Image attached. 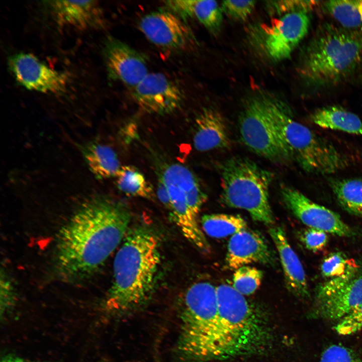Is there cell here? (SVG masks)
Returning a JSON list of instances; mask_svg holds the SVG:
<instances>
[{
	"mask_svg": "<svg viewBox=\"0 0 362 362\" xmlns=\"http://www.w3.org/2000/svg\"><path fill=\"white\" fill-rule=\"evenodd\" d=\"M139 27L150 42L165 50H180L194 40L186 21L166 8L145 15Z\"/></svg>",
	"mask_w": 362,
	"mask_h": 362,
	"instance_id": "obj_12",
	"label": "cell"
},
{
	"mask_svg": "<svg viewBox=\"0 0 362 362\" xmlns=\"http://www.w3.org/2000/svg\"><path fill=\"white\" fill-rule=\"evenodd\" d=\"M216 293L218 310L228 320L239 356L269 350L274 334L265 314L231 285H219Z\"/></svg>",
	"mask_w": 362,
	"mask_h": 362,
	"instance_id": "obj_7",
	"label": "cell"
},
{
	"mask_svg": "<svg viewBox=\"0 0 362 362\" xmlns=\"http://www.w3.org/2000/svg\"><path fill=\"white\" fill-rule=\"evenodd\" d=\"M82 153L88 168L98 178L116 177L122 167L116 152L104 144L88 143L82 148Z\"/></svg>",
	"mask_w": 362,
	"mask_h": 362,
	"instance_id": "obj_23",
	"label": "cell"
},
{
	"mask_svg": "<svg viewBox=\"0 0 362 362\" xmlns=\"http://www.w3.org/2000/svg\"><path fill=\"white\" fill-rule=\"evenodd\" d=\"M103 54L109 77L131 89L149 73L145 55L115 37L106 39Z\"/></svg>",
	"mask_w": 362,
	"mask_h": 362,
	"instance_id": "obj_15",
	"label": "cell"
},
{
	"mask_svg": "<svg viewBox=\"0 0 362 362\" xmlns=\"http://www.w3.org/2000/svg\"><path fill=\"white\" fill-rule=\"evenodd\" d=\"M319 362H361L350 348L341 344H332L323 351Z\"/></svg>",
	"mask_w": 362,
	"mask_h": 362,
	"instance_id": "obj_33",
	"label": "cell"
},
{
	"mask_svg": "<svg viewBox=\"0 0 362 362\" xmlns=\"http://www.w3.org/2000/svg\"><path fill=\"white\" fill-rule=\"evenodd\" d=\"M8 66L16 80L28 89L54 94L66 90V74L49 68L32 54H14L9 57Z\"/></svg>",
	"mask_w": 362,
	"mask_h": 362,
	"instance_id": "obj_13",
	"label": "cell"
},
{
	"mask_svg": "<svg viewBox=\"0 0 362 362\" xmlns=\"http://www.w3.org/2000/svg\"><path fill=\"white\" fill-rule=\"evenodd\" d=\"M160 261L159 242L154 234L143 227L128 231L115 257L105 309L122 315L144 304L153 291Z\"/></svg>",
	"mask_w": 362,
	"mask_h": 362,
	"instance_id": "obj_3",
	"label": "cell"
},
{
	"mask_svg": "<svg viewBox=\"0 0 362 362\" xmlns=\"http://www.w3.org/2000/svg\"><path fill=\"white\" fill-rule=\"evenodd\" d=\"M327 12L346 29H362V0H336L324 4Z\"/></svg>",
	"mask_w": 362,
	"mask_h": 362,
	"instance_id": "obj_25",
	"label": "cell"
},
{
	"mask_svg": "<svg viewBox=\"0 0 362 362\" xmlns=\"http://www.w3.org/2000/svg\"><path fill=\"white\" fill-rule=\"evenodd\" d=\"M362 64V29L326 24L319 28L302 56L300 73L309 84H334Z\"/></svg>",
	"mask_w": 362,
	"mask_h": 362,
	"instance_id": "obj_4",
	"label": "cell"
},
{
	"mask_svg": "<svg viewBox=\"0 0 362 362\" xmlns=\"http://www.w3.org/2000/svg\"><path fill=\"white\" fill-rule=\"evenodd\" d=\"M193 142L195 148L202 152L229 146L227 124L219 112L205 108L197 115L194 124Z\"/></svg>",
	"mask_w": 362,
	"mask_h": 362,
	"instance_id": "obj_19",
	"label": "cell"
},
{
	"mask_svg": "<svg viewBox=\"0 0 362 362\" xmlns=\"http://www.w3.org/2000/svg\"><path fill=\"white\" fill-rule=\"evenodd\" d=\"M156 170L158 179L167 190L170 210L182 233L198 248L207 249L209 244L197 220L207 196L197 178L188 168L177 163H159Z\"/></svg>",
	"mask_w": 362,
	"mask_h": 362,
	"instance_id": "obj_8",
	"label": "cell"
},
{
	"mask_svg": "<svg viewBox=\"0 0 362 362\" xmlns=\"http://www.w3.org/2000/svg\"><path fill=\"white\" fill-rule=\"evenodd\" d=\"M334 329L337 334L343 336L362 330V304L340 319Z\"/></svg>",
	"mask_w": 362,
	"mask_h": 362,
	"instance_id": "obj_31",
	"label": "cell"
},
{
	"mask_svg": "<svg viewBox=\"0 0 362 362\" xmlns=\"http://www.w3.org/2000/svg\"><path fill=\"white\" fill-rule=\"evenodd\" d=\"M116 177L118 188L126 195L148 199L154 197L152 186L135 167L122 166Z\"/></svg>",
	"mask_w": 362,
	"mask_h": 362,
	"instance_id": "obj_26",
	"label": "cell"
},
{
	"mask_svg": "<svg viewBox=\"0 0 362 362\" xmlns=\"http://www.w3.org/2000/svg\"><path fill=\"white\" fill-rule=\"evenodd\" d=\"M273 254L263 238L252 231L244 230L233 235L229 241L226 264L230 269L254 262L272 264Z\"/></svg>",
	"mask_w": 362,
	"mask_h": 362,
	"instance_id": "obj_17",
	"label": "cell"
},
{
	"mask_svg": "<svg viewBox=\"0 0 362 362\" xmlns=\"http://www.w3.org/2000/svg\"><path fill=\"white\" fill-rule=\"evenodd\" d=\"M204 231L209 236L223 238L246 229V221L238 215L223 214L205 215L201 219Z\"/></svg>",
	"mask_w": 362,
	"mask_h": 362,
	"instance_id": "obj_27",
	"label": "cell"
},
{
	"mask_svg": "<svg viewBox=\"0 0 362 362\" xmlns=\"http://www.w3.org/2000/svg\"><path fill=\"white\" fill-rule=\"evenodd\" d=\"M254 1H225L221 9L229 18L239 21H245L251 14L255 6Z\"/></svg>",
	"mask_w": 362,
	"mask_h": 362,
	"instance_id": "obj_32",
	"label": "cell"
},
{
	"mask_svg": "<svg viewBox=\"0 0 362 362\" xmlns=\"http://www.w3.org/2000/svg\"><path fill=\"white\" fill-rule=\"evenodd\" d=\"M263 273L255 267L243 266L235 270L233 277V287L243 295L253 293L260 286Z\"/></svg>",
	"mask_w": 362,
	"mask_h": 362,
	"instance_id": "obj_28",
	"label": "cell"
},
{
	"mask_svg": "<svg viewBox=\"0 0 362 362\" xmlns=\"http://www.w3.org/2000/svg\"><path fill=\"white\" fill-rule=\"evenodd\" d=\"M166 9L185 21L196 19L211 33L220 30L223 20L222 10L218 3L211 0H175L164 2Z\"/></svg>",
	"mask_w": 362,
	"mask_h": 362,
	"instance_id": "obj_21",
	"label": "cell"
},
{
	"mask_svg": "<svg viewBox=\"0 0 362 362\" xmlns=\"http://www.w3.org/2000/svg\"><path fill=\"white\" fill-rule=\"evenodd\" d=\"M314 1H276L268 2L267 7L269 12L279 17L294 12H306L318 5Z\"/></svg>",
	"mask_w": 362,
	"mask_h": 362,
	"instance_id": "obj_30",
	"label": "cell"
},
{
	"mask_svg": "<svg viewBox=\"0 0 362 362\" xmlns=\"http://www.w3.org/2000/svg\"><path fill=\"white\" fill-rule=\"evenodd\" d=\"M55 22L61 26L80 29L101 28L105 21L96 1H48L43 2Z\"/></svg>",
	"mask_w": 362,
	"mask_h": 362,
	"instance_id": "obj_16",
	"label": "cell"
},
{
	"mask_svg": "<svg viewBox=\"0 0 362 362\" xmlns=\"http://www.w3.org/2000/svg\"><path fill=\"white\" fill-rule=\"evenodd\" d=\"M156 193L158 199L162 204L170 209V201L167 190L164 184L158 179Z\"/></svg>",
	"mask_w": 362,
	"mask_h": 362,
	"instance_id": "obj_37",
	"label": "cell"
},
{
	"mask_svg": "<svg viewBox=\"0 0 362 362\" xmlns=\"http://www.w3.org/2000/svg\"><path fill=\"white\" fill-rule=\"evenodd\" d=\"M309 17L306 12L289 13L259 28L256 42L270 59L279 61L289 58L308 33Z\"/></svg>",
	"mask_w": 362,
	"mask_h": 362,
	"instance_id": "obj_10",
	"label": "cell"
},
{
	"mask_svg": "<svg viewBox=\"0 0 362 362\" xmlns=\"http://www.w3.org/2000/svg\"><path fill=\"white\" fill-rule=\"evenodd\" d=\"M221 198L227 206L247 211L253 220L270 225L274 217L268 190L272 175L250 159L233 157L221 167Z\"/></svg>",
	"mask_w": 362,
	"mask_h": 362,
	"instance_id": "obj_6",
	"label": "cell"
},
{
	"mask_svg": "<svg viewBox=\"0 0 362 362\" xmlns=\"http://www.w3.org/2000/svg\"><path fill=\"white\" fill-rule=\"evenodd\" d=\"M174 347L179 362H208L234 358L225 319L219 313L216 288L208 282L187 290Z\"/></svg>",
	"mask_w": 362,
	"mask_h": 362,
	"instance_id": "obj_2",
	"label": "cell"
},
{
	"mask_svg": "<svg viewBox=\"0 0 362 362\" xmlns=\"http://www.w3.org/2000/svg\"><path fill=\"white\" fill-rule=\"evenodd\" d=\"M14 283L7 272L4 269L1 272V314L5 313L13 305L16 299V291Z\"/></svg>",
	"mask_w": 362,
	"mask_h": 362,
	"instance_id": "obj_35",
	"label": "cell"
},
{
	"mask_svg": "<svg viewBox=\"0 0 362 362\" xmlns=\"http://www.w3.org/2000/svg\"><path fill=\"white\" fill-rule=\"evenodd\" d=\"M362 304V274L327 298L315 302V318L340 320Z\"/></svg>",
	"mask_w": 362,
	"mask_h": 362,
	"instance_id": "obj_20",
	"label": "cell"
},
{
	"mask_svg": "<svg viewBox=\"0 0 362 362\" xmlns=\"http://www.w3.org/2000/svg\"><path fill=\"white\" fill-rule=\"evenodd\" d=\"M358 274V269L355 266L349 264L346 270L343 274L331 278L318 287L316 294L315 302L321 301L334 294L350 282Z\"/></svg>",
	"mask_w": 362,
	"mask_h": 362,
	"instance_id": "obj_29",
	"label": "cell"
},
{
	"mask_svg": "<svg viewBox=\"0 0 362 362\" xmlns=\"http://www.w3.org/2000/svg\"><path fill=\"white\" fill-rule=\"evenodd\" d=\"M241 139L255 153L273 162L288 161L270 121L264 98L246 103L239 117Z\"/></svg>",
	"mask_w": 362,
	"mask_h": 362,
	"instance_id": "obj_9",
	"label": "cell"
},
{
	"mask_svg": "<svg viewBox=\"0 0 362 362\" xmlns=\"http://www.w3.org/2000/svg\"><path fill=\"white\" fill-rule=\"evenodd\" d=\"M268 113L288 161H296L306 171L330 174L345 168L347 157L329 141L296 120L281 101L264 97Z\"/></svg>",
	"mask_w": 362,
	"mask_h": 362,
	"instance_id": "obj_5",
	"label": "cell"
},
{
	"mask_svg": "<svg viewBox=\"0 0 362 362\" xmlns=\"http://www.w3.org/2000/svg\"><path fill=\"white\" fill-rule=\"evenodd\" d=\"M130 219L129 210L119 201L101 196L84 201L56 235L54 276L69 284L90 280L123 241Z\"/></svg>",
	"mask_w": 362,
	"mask_h": 362,
	"instance_id": "obj_1",
	"label": "cell"
},
{
	"mask_svg": "<svg viewBox=\"0 0 362 362\" xmlns=\"http://www.w3.org/2000/svg\"><path fill=\"white\" fill-rule=\"evenodd\" d=\"M311 121L325 129L338 130L362 136V121L358 116L337 106H329L315 110Z\"/></svg>",
	"mask_w": 362,
	"mask_h": 362,
	"instance_id": "obj_22",
	"label": "cell"
},
{
	"mask_svg": "<svg viewBox=\"0 0 362 362\" xmlns=\"http://www.w3.org/2000/svg\"><path fill=\"white\" fill-rule=\"evenodd\" d=\"M132 94L142 110L160 115L173 113L180 107L184 99L180 88L159 72H149L132 89Z\"/></svg>",
	"mask_w": 362,
	"mask_h": 362,
	"instance_id": "obj_14",
	"label": "cell"
},
{
	"mask_svg": "<svg viewBox=\"0 0 362 362\" xmlns=\"http://www.w3.org/2000/svg\"><path fill=\"white\" fill-rule=\"evenodd\" d=\"M282 199L287 208L305 225L341 237H350L353 232L336 212L311 200L293 188L281 189Z\"/></svg>",
	"mask_w": 362,
	"mask_h": 362,
	"instance_id": "obj_11",
	"label": "cell"
},
{
	"mask_svg": "<svg viewBox=\"0 0 362 362\" xmlns=\"http://www.w3.org/2000/svg\"><path fill=\"white\" fill-rule=\"evenodd\" d=\"M2 362H30L22 358L14 356L8 355L5 357Z\"/></svg>",
	"mask_w": 362,
	"mask_h": 362,
	"instance_id": "obj_38",
	"label": "cell"
},
{
	"mask_svg": "<svg viewBox=\"0 0 362 362\" xmlns=\"http://www.w3.org/2000/svg\"><path fill=\"white\" fill-rule=\"evenodd\" d=\"M330 186L338 202L345 211L362 217V178L333 179Z\"/></svg>",
	"mask_w": 362,
	"mask_h": 362,
	"instance_id": "obj_24",
	"label": "cell"
},
{
	"mask_svg": "<svg viewBox=\"0 0 362 362\" xmlns=\"http://www.w3.org/2000/svg\"><path fill=\"white\" fill-rule=\"evenodd\" d=\"M268 232L279 252L287 289L299 298H308L310 293L304 268L284 230L281 227H273Z\"/></svg>",
	"mask_w": 362,
	"mask_h": 362,
	"instance_id": "obj_18",
	"label": "cell"
},
{
	"mask_svg": "<svg viewBox=\"0 0 362 362\" xmlns=\"http://www.w3.org/2000/svg\"><path fill=\"white\" fill-rule=\"evenodd\" d=\"M347 260L340 252L331 253L323 261L321 270L323 276L332 278L341 275L347 269Z\"/></svg>",
	"mask_w": 362,
	"mask_h": 362,
	"instance_id": "obj_34",
	"label": "cell"
},
{
	"mask_svg": "<svg viewBox=\"0 0 362 362\" xmlns=\"http://www.w3.org/2000/svg\"><path fill=\"white\" fill-rule=\"evenodd\" d=\"M306 247L313 252L322 250L328 242V235L324 231L309 228L301 236Z\"/></svg>",
	"mask_w": 362,
	"mask_h": 362,
	"instance_id": "obj_36",
	"label": "cell"
}]
</instances>
